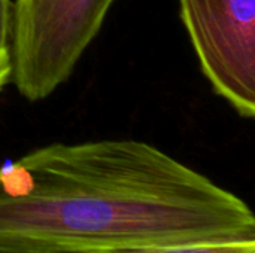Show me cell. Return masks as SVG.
Listing matches in <instances>:
<instances>
[{
    "instance_id": "obj_1",
    "label": "cell",
    "mask_w": 255,
    "mask_h": 253,
    "mask_svg": "<svg viewBox=\"0 0 255 253\" xmlns=\"http://www.w3.org/2000/svg\"><path fill=\"white\" fill-rule=\"evenodd\" d=\"M255 242L248 204L133 139L52 143L0 167V253Z\"/></svg>"
},
{
    "instance_id": "obj_3",
    "label": "cell",
    "mask_w": 255,
    "mask_h": 253,
    "mask_svg": "<svg viewBox=\"0 0 255 253\" xmlns=\"http://www.w3.org/2000/svg\"><path fill=\"white\" fill-rule=\"evenodd\" d=\"M205 78L242 118L255 115V0H179Z\"/></svg>"
},
{
    "instance_id": "obj_5",
    "label": "cell",
    "mask_w": 255,
    "mask_h": 253,
    "mask_svg": "<svg viewBox=\"0 0 255 253\" xmlns=\"http://www.w3.org/2000/svg\"><path fill=\"white\" fill-rule=\"evenodd\" d=\"M10 79V0H0V89Z\"/></svg>"
},
{
    "instance_id": "obj_2",
    "label": "cell",
    "mask_w": 255,
    "mask_h": 253,
    "mask_svg": "<svg viewBox=\"0 0 255 253\" xmlns=\"http://www.w3.org/2000/svg\"><path fill=\"white\" fill-rule=\"evenodd\" d=\"M115 0H12V82L28 101L51 95L73 73Z\"/></svg>"
},
{
    "instance_id": "obj_4",
    "label": "cell",
    "mask_w": 255,
    "mask_h": 253,
    "mask_svg": "<svg viewBox=\"0 0 255 253\" xmlns=\"http://www.w3.org/2000/svg\"><path fill=\"white\" fill-rule=\"evenodd\" d=\"M81 253H255V242L194 245V246H155L134 249H111Z\"/></svg>"
}]
</instances>
